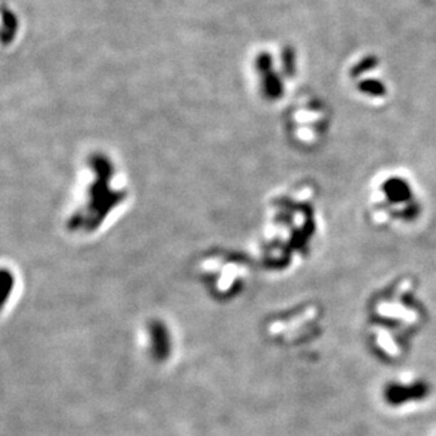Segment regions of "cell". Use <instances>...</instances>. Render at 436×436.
<instances>
[{"mask_svg": "<svg viewBox=\"0 0 436 436\" xmlns=\"http://www.w3.org/2000/svg\"><path fill=\"white\" fill-rule=\"evenodd\" d=\"M192 277L208 298L215 302H227L243 290L246 271L240 260L226 251L211 250L195 259Z\"/></svg>", "mask_w": 436, "mask_h": 436, "instance_id": "cell-1", "label": "cell"}, {"mask_svg": "<svg viewBox=\"0 0 436 436\" xmlns=\"http://www.w3.org/2000/svg\"><path fill=\"white\" fill-rule=\"evenodd\" d=\"M23 292V279L10 264H0V316H3Z\"/></svg>", "mask_w": 436, "mask_h": 436, "instance_id": "cell-3", "label": "cell"}, {"mask_svg": "<svg viewBox=\"0 0 436 436\" xmlns=\"http://www.w3.org/2000/svg\"><path fill=\"white\" fill-rule=\"evenodd\" d=\"M136 346L145 363L165 368L178 358L180 335L168 316L145 315L136 328Z\"/></svg>", "mask_w": 436, "mask_h": 436, "instance_id": "cell-2", "label": "cell"}]
</instances>
